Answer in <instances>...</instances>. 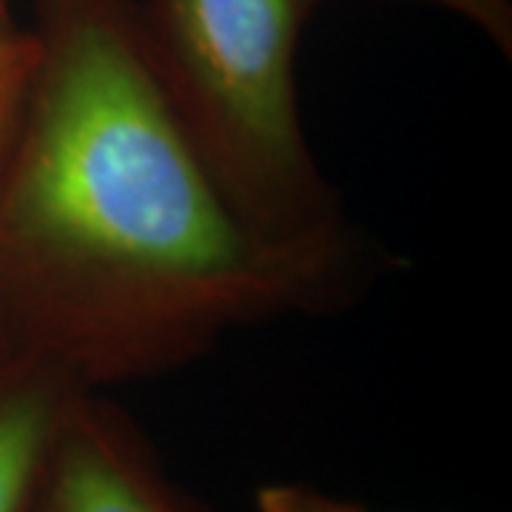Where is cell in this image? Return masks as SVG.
Returning a JSON list of instances; mask_svg holds the SVG:
<instances>
[{"label": "cell", "instance_id": "6da1fadb", "mask_svg": "<svg viewBox=\"0 0 512 512\" xmlns=\"http://www.w3.org/2000/svg\"><path fill=\"white\" fill-rule=\"evenodd\" d=\"M32 35L0 157V348L103 390L359 288V239L279 242L225 200L151 69L137 0H35Z\"/></svg>", "mask_w": 512, "mask_h": 512}, {"label": "cell", "instance_id": "7a4b0ae2", "mask_svg": "<svg viewBox=\"0 0 512 512\" xmlns=\"http://www.w3.org/2000/svg\"><path fill=\"white\" fill-rule=\"evenodd\" d=\"M322 0H146L151 69L242 220L302 245L353 242L299 111V40Z\"/></svg>", "mask_w": 512, "mask_h": 512}, {"label": "cell", "instance_id": "3957f363", "mask_svg": "<svg viewBox=\"0 0 512 512\" xmlns=\"http://www.w3.org/2000/svg\"><path fill=\"white\" fill-rule=\"evenodd\" d=\"M29 512H205L165 473L123 407L83 390L69 407Z\"/></svg>", "mask_w": 512, "mask_h": 512}, {"label": "cell", "instance_id": "277c9868", "mask_svg": "<svg viewBox=\"0 0 512 512\" xmlns=\"http://www.w3.org/2000/svg\"><path fill=\"white\" fill-rule=\"evenodd\" d=\"M80 384L0 348V512H29Z\"/></svg>", "mask_w": 512, "mask_h": 512}, {"label": "cell", "instance_id": "5b68a950", "mask_svg": "<svg viewBox=\"0 0 512 512\" xmlns=\"http://www.w3.org/2000/svg\"><path fill=\"white\" fill-rule=\"evenodd\" d=\"M37 43L32 29H9L0 32V157L9 146L20 109L29 92V80L35 69Z\"/></svg>", "mask_w": 512, "mask_h": 512}, {"label": "cell", "instance_id": "8992f818", "mask_svg": "<svg viewBox=\"0 0 512 512\" xmlns=\"http://www.w3.org/2000/svg\"><path fill=\"white\" fill-rule=\"evenodd\" d=\"M254 512H373L305 484H265L254 495Z\"/></svg>", "mask_w": 512, "mask_h": 512}, {"label": "cell", "instance_id": "52a82bcc", "mask_svg": "<svg viewBox=\"0 0 512 512\" xmlns=\"http://www.w3.org/2000/svg\"><path fill=\"white\" fill-rule=\"evenodd\" d=\"M421 3L453 12L456 18L467 20L478 32L490 37L504 55L512 52V0H421Z\"/></svg>", "mask_w": 512, "mask_h": 512}, {"label": "cell", "instance_id": "ba28073f", "mask_svg": "<svg viewBox=\"0 0 512 512\" xmlns=\"http://www.w3.org/2000/svg\"><path fill=\"white\" fill-rule=\"evenodd\" d=\"M15 29V20H12V12H9V0H0V32H9Z\"/></svg>", "mask_w": 512, "mask_h": 512}]
</instances>
